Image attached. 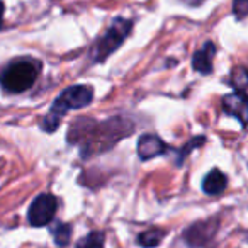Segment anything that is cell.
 Here are the masks:
<instances>
[{
	"instance_id": "11",
	"label": "cell",
	"mask_w": 248,
	"mask_h": 248,
	"mask_svg": "<svg viewBox=\"0 0 248 248\" xmlns=\"http://www.w3.org/2000/svg\"><path fill=\"white\" fill-rule=\"evenodd\" d=\"M165 231L160 230V228H153V230L148 231H143L141 234L138 236V243L145 248H153V247H158L160 243L163 241L165 238Z\"/></svg>"
},
{
	"instance_id": "4",
	"label": "cell",
	"mask_w": 248,
	"mask_h": 248,
	"mask_svg": "<svg viewBox=\"0 0 248 248\" xmlns=\"http://www.w3.org/2000/svg\"><path fill=\"white\" fill-rule=\"evenodd\" d=\"M131 29H133V21L124 19V17L114 19L112 24L107 28V31L104 32L100 38H97V41L93 43V46L90 48V53H89L90 62L100 63L109 58L117 48H121V45H123L124 39L129 36Z\"/></svg>"
},
{
	"instance_id": "10",
	"label": "cell",
	"mask_w": 248,
	"mask_h": 248,
	"mask_svg": "<svg viewBox=\"0 0 248 248\" xmlns=\"http://www.w3.org/2000/svg\"><path fill=\"white\" fill-rule=\"evenodd\" d=\"M228 186V179L219 169H213L202 180V190L207 196H219Z\"/></svg>"
},
{
	"instance_id": "16",
	"label": "cell",
	"mask_w": 248,
	"mask_h": 248,
	"mask_svg": "<svg viewBox=\"0 0 248 248\" xmlns=\"http://www.w3.org/2000/svg\"><path fill=\"white\" fill-rule=\"evenodd\" d=\"M4 11H5L4 2H0V28H2V19H4Z\"/></svg>"
},
{
	"instance_id": "13",
	"label": "cell",
	"mask_w": 248,
	"mask_h": 248,
	"mask_svg": "<svg viewBox=\"0 0 248 248\" xmlns=\"http://www.w3.org/2000/svg\"><path fill=\"white\" fill-rule=\"evenodd\" d=\"M75 248H104V233L92 231L90 234L77 241Z\"/></svg>"
},
{
	"instance_id": "1",
	"label": "cell",
	"mask_w": 248,
	"mask_h": 248,
	"mask_svg": "<svg viewBox=\"0 0 248 248\" xmlns=\"http://www.w3.org/2000/svg\"><path fill=\"white\" fill-rule=\"evenodd\" d=\"M133 131H135L133 123L128 119H123V117L107 119L100 124L92 119L78 117L70 128L68 141L75 143V145H82L83 153H102L116 145L119 140L131 135Z\"/></svg>"
},
{
	"instance_id": "6",
	"label": "cell",
	"mask_w": 248,
	"mask_h": 248,
	"mask_svg": "<svg viewBox=\"0 0 248 248\" xmlns=\"http://www.w3.org/2000/svg\"><path fill=\"white\" fill-rule=\"evenodd\" d=\"M217 228V221H202L196 223L186 231V241L190 247H202L214 236Z\"/></svg>"
},
{
	"instance_id": "7",
	"label": "cell",
	"mask_w": 248,
	"mask_h": 248,
	"mask_svg": "<svg viewBox=\"0 0 248 248\" xmlns=\"http://www.w3.org/2000/svg\"><path fill=\"white\" fill-rule=\"evenodd\" d=\"M169 146L155 135H143L138 141V155L141 160H150L155 156L165 155Z\"/></svg>"
},
{
	"instance_id": "9",
	"label": "cell",
	"mask_w": 248,
	"mask_h": 248,
	"mask_svg": "<svg viewBox=\"0 0 248 248\" xmlns=\"http://www.w3.org/2000/svg\"><path fill=\"white\" fill-rule=\"evenodd\" d=\"M216 55V46L211 41H207L199 51L194 53L192 56V66L201 75H209L213 72V60Z\"/></svg>"
},
{
	"instance_id": "12",
	"label": "cell",
	"mask_w": 248,
	"mask_h": 248,
	"mask_svg": "<svg viewBox=\"0 0 248 248\" xmlns=\"http://www.w3.org/2000/svg\"><path fill=\"white\" fill-rule=\"evenodd\" d=\"M53 240L58 247H66L70 243V238H72V226L65 223H58L55 228H53Z\"/></svg>"
},
{
	"instance_id": "5",
	"label": "cell",
	"mask_w": 248,
	"mask_h": 248,
	"mask_svg": "<svg viewBox=\"0 0 248 248\" xmlns=\"http://www.w3.org/2000/svg\"><path fill=\"white\" fill-rule=\"evenodd\" d=\"M56 207H58V202H56L55 196H51V194H39L31 202V206H29L28 211L29 224L36 228H41L45 224L51 223V219L56 214Z\"/></svg>"
},
{
	"instance_id": "2",
	"label": "cell",
	"mask_w": 248,
	"mask_h": 248,
	"mask_svg": "<svg viewBox=\"0 0 248 248\" xmlns=\"http://www.w3.org/2000/svg\"><path fill=\"white\" fill-rule=\"evenodd\" d=\"M93 99V89L89 85H73L65 89L58 99L53 102L48 116L41 121V128L46 133H53L58 129L63 116L72 109H82L89 106Z\"/></svg>"
},
{
	"instance_id": "14",
	"label": "cell",
	"mask_w": 248,
	"mask_h": 248,
	"mask_svg": "<svg viewBox=\"0 0 248 248\" xmlns=\"http://www.w3.org/2000/svg\"><path fill=\"white\" fill-rule=\"evenodd\" d=\"M247 83H248V77H247V70L243 66H240V68H236L231 73V85L234 87V92L247 95Z\"/></svg>"
},
{
	"instance_id": "3",
	"label": "cell",
	"mask_w": 248,
	"mask_h": 248,
	"mask_svg": "<svg viewBox=\"0 0 248 248\" xmlns=\"http://www.w3.org/2000/svg\"><path fill=\"white\" fill-rule=\"evenodd\" d=\"M41 72V63L34 58H19L0 72V85L9 93H22L34 85Z\"/></svg>"
},
{
	"instance_id": "15",
	"label": "cell",
	"mask_w": 248,
	"mask_h": 248,
	"mask_svg": "<svg viewBox=\"0 0 248 248\" xmlns=\"http://www.w3.org/2000/svg\"><path fill=\"white\" fill-rule=\"evenodd\" d=\"M233 12L240 21H243L248 14V0H234Z\"/></svg>"
},
{
	"instance_id": "17",
	"label": "cell",
	"mask_w": 248,
	"mask_h": 248,
	"mask_svg": "<svg viewBox=\"0 0 248 248\" xmlns=\"http://www.w3.org/2000/svg\"><path fill=\"white\" fill-rule=\"evenodd\" d=\"M187 4H201V2H202V0H186Z\"/></svg>"
},
{
	"instance_id": "8",
	"label": "cell",
	"mask_w": 248,
	"mask_h": 248,
	"mask_svg": "<svg viewBox=\"0 0 248 248\" xmlns=\"http://www.w3.org/2000/svg\"><path fill=\"white\" fill-rule=\"evenodd\" d=\"M223 109L226 114L234 116L241 126H247V95L245 93H230L223 99Z\"/></svg>"
}]
</instances>
